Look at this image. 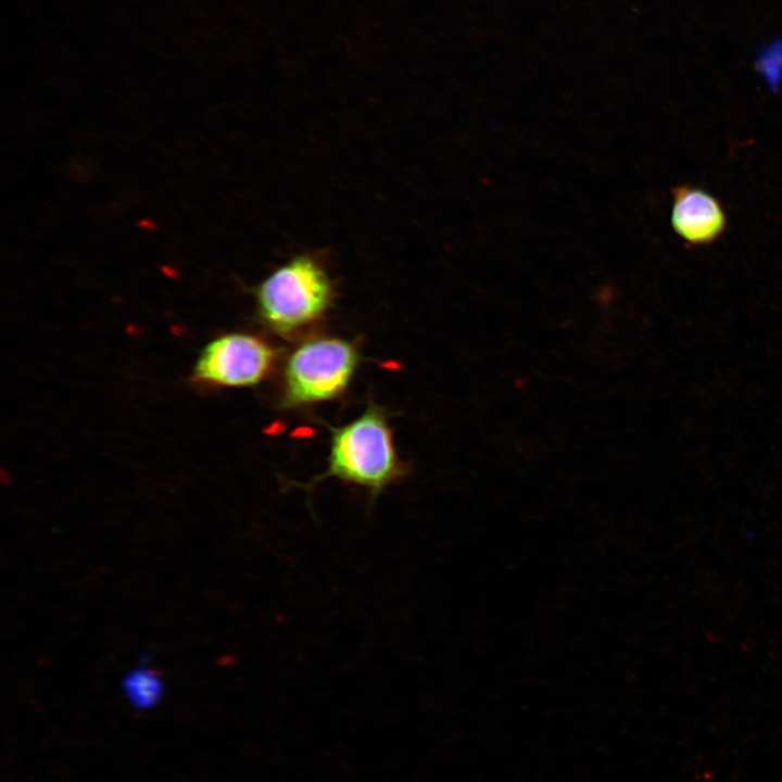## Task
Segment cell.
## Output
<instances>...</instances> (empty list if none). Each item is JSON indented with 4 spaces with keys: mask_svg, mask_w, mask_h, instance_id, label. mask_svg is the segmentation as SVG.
<instances>
[{
    "mask_svg": "<svg viewBox=\"0 0 782 782\" xmlns=\"http://www.w3.org/2000/svg\"><path fill=\"white\" fill-rule=\"evenodd\" d=\"M327 470L314 482L333 477L368 491L374 500L388 485L405 475L396 455L387 415L370 404L354 420L331 428Z\"/></svg>",
    "mask_w": 782,
    "mask_h": 782,
    "instance_id": "6da1fadb",
    "label": "cell"
},
{
    "mask_svg": "<svg viewBox=\"0 0 782 782\" xmlns=\"http://www.w3.org/2000/svg\"><path fill=\"white\" fill-rule=\"evenodd\" d=\"M335 292L321 261L298 254L275 268L255 292L262 321L279 333H291L319 320Z\"/></svg>",
    "mask_w": 782,
    "mask_h": 782,
    "instance_id": "7a4b0ae2",
    "label": "cell"
},
{
    "mask_svg": "<svg viewBox=\"0 0 782 782\" xmlns=\"http://www.w3.org/2000/svg\"><path fill=\"white\" fill-rule=\"evenodd\" d=\"M358 358L355 346L343 339L320 337L303 342L286 363L283 406L308 405L339 396L350 383Z\"/></svg>",
    "mask_w": 782,
    "mask_h": 782,
    "instance_id": "3957f363",
    "label": "cell"
},
{
    "mask_svg": "<svg viewBox=\"0 0 782 782\" xmlns=\"http://www.w3.org/2000/svg\"><path fill=\"white\" fill-rule=\"evenodd\" d=\"M276 351L264 340L234 332L212 340L201 352L193 379L215 387H250L270 371Z\"/></svg>",
    "mask_w": 782,
    "mask_h": 782,
    "instance_id": "277c9868",
    "label": "cell"
},
{
    "mask_svg": "<svg viewBox=\"0 0 782 782\" xmlns=\"http://www.w3.org/2000/svg\"><path fill=\"white\" fill-rule=\"evenodd\" d=\"M671 225L688 243L709 244L724 231L727 217L720 202L703 189L680 186L672 190Z\"/></svg>",
    "mask_w": 782,
    "mask_h": 782,
    "instance_id": "5b68a950",
    "label": "cell"
},
{
    "mask_svg": "<svg viewBox=\"0 0 782 782\" xmlns=\"http://www.w3.org/2000/svg\"><path fill=\"white\" fill-rule=\"evenodd\" d=\"M123 689L130 704L138 709H146L156 704L164 691L157 673L143 667L131 670L125 677Z\"/></svg>",
    "mask_w": 782,
    "mask_h": 782,
    "instance_id": "8992f818",
    "label": "cell"
},
{
    "mask_svg": "<svg viewBox=\"0 0 782 782\" xmlns=\"http://www.w3.org/2000/svg\"><path fill=\"white\" fill-rule=\"evenodd\" d=\"M757 72L772 89L782 83V36L762 45L755 59Z\"/></svg>",
    "mask_w": 782,
    "mask_h": 782,
    "instance_id": "52a82bcc",
    "label": "cell"
}]
</instances>
